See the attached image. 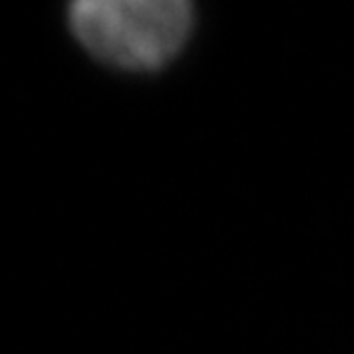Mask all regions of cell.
Listing matches in <instances>:
<instances>
[{"mask_svg":"<svg viewBox=\"0 0 354 354\" xmlns=\"http://www.w3.org/2000/svg\"><path fill=\"white\" fill-rule=\"evenodd\" d=\"M69 28L86 52L121 69L148 72L170 62L192 32L185 0H79Z\"/></svg>","mask_w":354,"mask_h":354,"instance_id":"1","label":"cell"}]
</instances>
